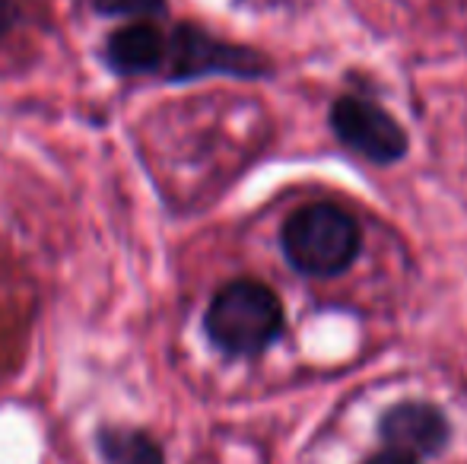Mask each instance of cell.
<instances>
[{
	"instance_id": "4",
	"label": "cell",
	"mask_w": 467,
	"mask_h": 464,
	"mask_svg": "<svg viewBox=\"0 0 467 464\" xmlns=\"http://www.w3.org/2000/svg\"><path fill=\"white\" fill-rule=\"evenodd\" d=\"M331 130L347 150L388 166L407 153V134L381 106L363 96H344L331 106Z\"/></svg>"
},
{
	"instance_id": "8",
	"label": "cell",
	"mask_w": 467,
	"mask_h": 464,
	"mask_svg": "<svg viewBox=\"0 0 467 464\" xmlns=\"http://www.w3.org/2000/svg\"><path fill=\"white\" fill-rule=\"evenodd\" d=\"M96 13L121 19H156L166 13V0H89Z\"/></svg>"
},
{
	"instance_id": "3",
	"label": "cell",
	"mask_w": 467,
	"mask_h": 464,
	"mask_svg": "<svg viewBox=\"0 0 467 464\" xmlns=\"http://www.w3.org/2000/svg\"><path fill=\"white\" fill-rule=\"evenodd\" d=\"M267 61L252 48L229 45L223 38H213L210 32L197 26H175L169 36V61L166 77L169 80H197V77L226 74V77H265Z\"/></svg>"
},
{
	"instance_id": "9",
	"label": "cell",
	"mask_w": 467,
	"mask_h": 464,
	"mask_svg": "<svg viewBox=\"0 0 467 464\" xmlns=\"http://www.w3.org/2000/svg\"><path fill=\"white\" fill-rule=\"evenodd\" d=\"M13 26H16V6H13V0H0V38H4Z\"/></svg>"
},
{
	"instance_id": "5",
	"label": "cell",
	"mask_w": 467,
	"mask_h": 464,
	"mask_svg": "<svg viewBox=\"0 0 467 464\" xmlns=\"http://www.w3.org/2000/svg\"><path fill=\"white\" fill-rule=\"evenodd\" d=\"M379 433L391 452L410 455V459H426L445 449L451 436L449 417L426 401H400L381 417Z\"/></svg>"
},
{
	"instance_id": "10",
	"label": "cell",
	"mask_w": 467,
	"mask_h": 464,
	"mask_svg": "<svg viewBox=\"0 0 467 464\" xmlns=\"http://www.w3.org/2000/svg\"><path fill=\"white\" fill-rule=\"evenodd\" d=\"M363 464H417V459H410V455H400V452H381V455H372L369 461H363Z\"/></svg>"
},
{
	"instance_id": "7",
	"label": "cell",
	"mask_w": 467,
	"mask_h": 464,
	"mask_svg": "<svg viewBox=\"0 0 467 464\" xmlns=\"http://www.w3.org/2000/svg\"><path fill=\"white\" fill-rule=\"evenodd\" d=\"M96 452L102 464H166L160 442L143 429L102 427L96 433Z\"/></svg>"
},
{
	"instance_id": "1",
	"label": "cell",
	"mask_w": 467,
	"mask_h": 464,
	"mask_svg": "<svg viewBox=\"0 0 467 464\" xmlns=\"http://www.w3.org/2000/svg\"><path fill=\"white\" fill-rule=\"evenodd\" d=\"M203 331L226 356H261L283 335V303L258 280H233L210 299Z\"/></svg>"
},
{
	"instance_id": "2",
	"label": "cell",
	"mask_w": 467,
	"mask_h": 464,
	"mask_svg": "<svg viewBox=\"0 0 467 464\" xmlns=\"http://www.w3.org/2000/svg\"><path fill=\"white\" fill-rule=\"evenodd\" d=\"M280 245L289 264L306 277H337L357 261L363 235L344 207L318 201L299 207L283 223Z\"/></svg>"
},
{
	"instance_id": "6",
	"label": "cell",
	"mask_w": 467,
	"mask_h": 464,
	"mask_svg": "<svg viewBox=\"0 0 467 464\" xmlns=\"http://www.w3.org/2000/svg\"><path fill=\"white\" fill-rule=\"evenodd\" d=\"M105 64L121 77H143L166 70L169 61V36L153 19H134L121 26L105 42Z\"/></svg>"
}]
</instances>
